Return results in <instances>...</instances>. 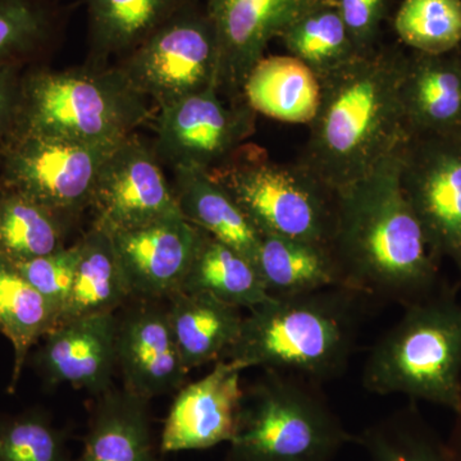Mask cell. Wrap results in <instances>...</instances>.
Masks as SVG:
<instances>
[{
    "mask_svg": "<svg viewBox=\"0 0 461 461\" xmlns=\"http://www.w3.org/2000/svg\"><path fill=\"white\" fill-rule=\"evenodd\" d=\"M96 397L83 451L75 461H160L147 400L113 387Z\"/></svg>",
    "mask_w": 461,
    "mask_h": 461,
    "instance_id": "20",
    "label": "cell"
},
{
    "mask_svg": "<svg viewBox=\"0 0 461 461\" xmlns=\"http://www.w3.org/2000/svg\"><path fill=\"white\" fill-rule=\"evenodd\" d=\"M312 0H204L220 47L218 90L241 100L249 72L269 42Z\"/></svg>",
    "mask_w": 461,
    "mask_h": 461,
    "instance_id": "15",
    "label": "cell"
},
{
    "mask_svg": "<svg viewBox=\"0 0 461 461\" xmlns=\"http://www.w3.org/2000/svg\"><path fill=\"white\" fill-rule=\"evenodd\" d=\"M278 38L288 54L304 62L318 78L360 56L335 0H312Z\"/></svg>",
    "mask_w": 461,
    "mask_h": 461,
    "instance_id": "28",
    "label": "cell"
},
{
    "mask_svg": "<svg viewBox=\"0 0 461 461\" xmlns=\"http://www.w3.org/2000/svg\"><path fill=\"white\" fill-rule=\"evenodd\" d=\"M209 173L230 191L262 235L330 247L335 193L302 163L281 165L263 148L247 142Z\"/></svg>",
    "mask_w": 461,
    "mask_h": 461,
    "instance_id": "7",
    "label": "cell"
},
{
    "mask_svg": "<svg viewBox=\"0 0 461 461\" xmlns=\"http://www.w3.org/2000/svg\"><path fill=\"white\" fill-rule=\"evenodd\" d=\"M318 76L302 60L264 56L249 72L242 98L256 112L284 123L311 124L321 105Z\"/></svg>",
    "mask_w": 461,
    "mask_h": 461,
    "instance_id": "22",
    "label": "cell"
},
{
    "mask_svg": "<svg viewBox=\"0 0 461 461\" xmlns=\"http://www.w3.org/2000/svg\"><path fill=\"white\" fill-rule=\"evenodd\" d=\"M141 300L118 318L117 369L123 388L149 400L184 387L186 366L169 324L166 306Z\"/></svg>",
    "mask_w": 461,
    "mask_h": 461,
    "instance_id": "17",
    "label": "cell"
},
{
    "mask_svg": "<svg viewBox=\"0 0 461 461\" xmlns=\"http://www.w3.org/2000/svg\"><path fill=\"white\" fill-rule=\"evenodd\" d=\"M58 326V312L14 264L0 259V333L14 346L8 393H14L30 351Z\"/></svg>",
    "mask_w": 461,
    "mask_h": 461,
    "instance_id": "27",
    "label": "cell"
},
{
    "mask_svg": "<svg viewBox=\"0 0 461 461\" xmlns=\"http://www.w3.org/2000/svg\"><path fill=\"white\" fill-rule=\"evenodd\" d=\"M393 26L411 51L453 53L461 45V0H403Z\"/></svg>",
    "mask_w": 461,
    "mask_h": 461,
    "instance_id": "32",
    "label": "cell"
},
{
    "mask_svg": "<svg viewBox=\"0 0 461 461\" xmlns=\"http://www.w3.org/2000/svg\"><path fill=\"white\" fill-rule=\"evenodd\" d=\"M187 371L224 359L241 332V309L206 294L178 291L166 306Z\"/></svg>",
    "mask_w": 461,
    "mask_h": 461,
    "instance_id": "21",
    "label": "cell"
},
{
    "mask_svg": "<svg viewBox=\"0 0 461 461\" xmlns=\"http://www.w3.org/2000/svg\"><path fill=\"white\" fill-rule=\"evenodd\" d=\"M56 30L50 0H0V66L25 68L50 48Z\"/></svg>",
    "mask_w": 461,
    "mask_h": 461,
    "instance_id": "31",
    "label": "cell"
},
{
    "mask_svg": "<svg viewBox=\"0 0 461 461\" xmlns=\"http://www.w3.org/2000/svg\"><path fill=\"white\" fill-rule=\"evenodd\" d=\"M78 258L80 245L77 241L72 247L60 249L50 256L14 264L23 277L56 308L58 323L74 287Z\"/></svg>",
    "mask_w": 461,
    "mask_h": 461,
    "instance_id": "34",
    "label": "cell"
},
{
    "mask_svg": "<svg viewBox=\"0 0 461 461\" xmlns=\"http://www.w3.org/2000/svg\"><path fill=\"white\" fill-rule=\"evenodd\" d=\"M363 297L345 287L271 296L249 311L224 359L314 384L338 377L354 351Z\"/></svg>",
    "mask_w": 461,
    "mask_h": 461,
    "instance_id": "3",
    "label": "cell"
},
{
    "mask_svg": "<svg viewBox=\"0 0 461 461\" xmlns=\"http://www.w3.org/2000/svg\"><path fill=\"white\" fill-rule=\"evenodd\" d=\"M173 173V193L182 217L256 264L262 233L230 191L202 169L177 168Z\"/></svg>",
    "mask_w": 461,
    "mask_h": 461,
    "instance_id": "19",
    "label": "cell"
},
{
    "mask_svg": "<svg viewBox=\"0 0 461 461\" xmlns=\"http://www.w3.org/2000/svg\"><path fill=\"white\" fill-rule=\"evenodd\" d=\"M403 145L335 191L330 248L345 288L408 306L433 295L441 258L403 191Z\"/></svg>",
    "mask_w": 461,
    "mask_h": 461,
    "instance_id": "1",
    "label": "cell"
},
{
    "mask_svg": "<svg viewBox=\"0 0 461 461\" xmlns=\"http://www.w3.org/2000/svg\"><path fill=\"white\" fill-rule=\"evenodd\" d=\"M181 291L206 294L249 311L271 297L256 264L204 230Z\"/></svg>",
    "mask_w": 461,
    "mask_h": 461,
    "instance_id": "25",
    "label": "cell"
},
{
    "mask_svg": "<svg viewBox=\"0 0 461 461\" xmlns=\"http://www.w3.org/2000/svg\"><path fill=\"white\" fill-rule=\"evenodd\" d=\"M23 68L0 66V144L16 131Z\"/></svg>",
    "mask_w": 461,
    "mask_h": 461,
    "instance_id": "36",
    "label": "cell"
},
{
    "mask_svg": "<svg viewBox=\"0 0 461 461\" xmlns=\"http://www.w3.org/2000/svg\"><path fill=\"white\" fill-rule=\"evenodd\" d=\"M387 0H335L346 30L357 53L366 54L375 48Z\"/></svg>",
    "mask_w": 461,
    "mask_h": 461,
    "instance_id": "35",
    "label": "cell"
},
{
    "mask_svg": "<svg viewBox=\"0 0 461 461\" xmlns=\"http://www.w3.org/2000/svg\"><path fill=\"white\" fill-rule=\"evenodd\" d=\"M455 421L450 438L446 442L453 461H461V393L459 409L455 411Z\"/></svg>",
    "mask_w": 461,
    "mask_h": 461,
    "instance_id": "37",
    "label": "cell"
},
{
    "mask_svg": "<svg viewBox=\"0 0 461 461\" xmlns=\"http://www.w3.org/2000/svg\"><path fill=\"white\" fill-rule=\"evenodd\" d=\"M402 184L436 253L461 273V132L409 138Z\"/></svg>",
    "mask_w": 461,
    "mask_h": 461,
    "instance_id": "11",
    "label": "cell"
},
{
    "mask_svg": "<svg viewBox=\"0 0 461 461\" xmlns=\"http://www.w3.org/2000/svg\"><path fill=\"white\" fill-rule=\"evenodd\" d=\"M318 384L266 371L240 405L227 461H332L355 437L318 391Z\"/></svg>",
    "mask_w": 461,
    "mask_h": 461,
    "instance_id": "6",
    "label": "cell"
},
{
    "mask_svg": "<svg viewBox=\"0 0 461 461\" xmlns=\"http://www.w3.org/2000/svg\"><path fill=\"white\" fill-rule=\"evenodd\" d=\"M456 53H457V56H459L460 59H461V45H460L459 50H456Z\"/></svg>",
    "mask_w": 461,
    "mask_h": 461,
    "instance_id": "38",
    "label": "cell"
},
{
    "mask_svg": "<svg viewBox=\"0 0 461 461\" xmlns=\"http://www.w3.org/2000/svg\"><path fill=\"white\" fill-rule=\"evenodd\" d=\"M160 163L135 133L118 142L96 178L93 226L115 233L182 215Z\"/></svg>",
    "mask_w": 461,
    "mask_h": 461,
    "instance_id": "12",
    "label": "cell"
},
{
    "mask_svg": "<svg viewBox=\"0 0 461 461\" xmlns=\"http://www.w3.org/2000/svg\"><path fill=\"white\" fill-rule=\"evenodd\" d=\"M371 461H453L446 442L411 405L372 424L355 437Z\"/></svg>",
    "mask_w": 461,
    "mask_h": 461,
    "instance_id": "30",
    "label": "cell"
},
{
    "mask_svg": "<svg viewBox=\"0 0 461 461\" xmlns=\"http://www.w3.org/2000/svg\"><path fill=\"white\" fill-rule=\"evenodd\" d=\"M366 357L363 384L375 395H403L459 409L461 303L453 294L405 306Z\"/></svg>",
    "mask_w": 461,
    "mask_h": 461,
    "instance_id": "5",
    "label": "cell"
},
{
    "mask_svg": "<svg viewBox=\"0 0 461 461\" xmlns=\"http://www.w3.org/2000/svg\"><path fill=\"white\" fill-rule=\"evenodd\" d=\"M202 232L177 215L111 233L132 299H168L181 291Z\"/></svg>",
    "mask_w": 461,
    "mask_h": 461,
    "instance_id": "13",
    "label": "cell"
},
{
    "mask_svg": "<svg viewBox=\"0 0 461 461\" xmlns=\"http://www.w3.org/2000/svg\"><path fill=\"white\" fill-rule=\"evenodd\" d=\"M406 57L375 47L320 78L321 105L309 124L302 165L333 193L408 141L402 99Z\"/></svg>",
    "mask_w": 461,
    "mask_h": 461,
    "instance_id": "2",
    "label": "cell"
},
{
    "mask_svg": "<svg viewBox=\"0 0 461 461\" xmlns=\"http://www.w3.org/2000/svg\"><path fill=\"white\" fill-rule=\"evenodd\" d=\"M115 145L14 132L0 144V190L26 196L68 221L90 208L100 168Z\"/></svg>",
    "mask_w": 461,
    "mask_h": 461,
    "instance_id": "9",
    "label": "cell"
},
{
    "mask_svg": "<svg viewBox=\"0 0 461 461\" xmlns=\"http://www.w3.org/2000/svg\"><path fill=\"white\" fill-rule=\"evenodd\" d=\"M158 108L217 87L220 47L205 3L191 0L118 65Z\"/></svg>",
    "mask_w": 461,
    "mask_h": 461,
    "instance_id": "8",
    "label": "cell"
},
{
    "mask_svg": "<svg viewBox=\"0 0 461 461\" xmlns=\"http://www.w3.org/2000/svg\"><path fill=\"white\" fill-rule=\"evenodd\" d=\"M256 264L271 296L345 287L339 264L324 245L262 235Z\"/></svg>",
    "mask_w": 461,
    "mask_h": 461,
    "instance_id": "23",
    "label": "cell"
},
{
    "mask_svg": "<svg viewBox=\"0 0 461 461\" xmlns=\"http://www.w3.org/2000/svg\"><path fill=\"white\" fill-rule=\"evenodd\" d=\"M117 330L115 313L63 321L42 339L33 366L50 386L69 384L102 395L113 387Z\"/></svg>",
    "mask_w": 461,
    "mask_h": 461,
    "instance_id": "16",
    "label": "cell"
},
{
    "mask_svg": "<svg viewBox=\"0 0 461 461\" xmlns=\"http://www.w3.org/2000/svg\"><path fill=\"white\" fill-rule=\"evenodd\" d=\"M95 59L126 56L191 0H84Z\"/></svg>",
    "mask_w": 461,
    "mask_h": 461,
    "instance_id": "26",
    "label": "cell"
},
{
    "mask_svg": "<svg viewBox=\"0 0 461 461\" xmlns=\"http://www.w3.org/2000/svg\"><path fill=\"white\" fill-rule=\"evenodd\" d=\"M65 433L42 409L0 417V461H75Z\"/></svg>",
    "mask_w": 461,
    "mask_h": 461,
    "instance_id": "33",
    "label": "cell"
},
{
    "mask_svg": "<svg viewBox=\"0 0 461 461\" xmlns=\"http://www.w3.org/2000/svg\"><path fill=\"white\" fill-rule=\"evenodd\" d=\"M68 221L33 200L0 190V259L29 262L66 248Z\"/></svg>",
    "mask_w": 461,
    "mask_h": 461,
    "instance_id": "29",
    "label": "cell"
},
{
    "mask_svg": "<svg viewBox=\"0 0 461 461\" xmlns=\"http://www.w3.org/2000/svg\"><path fill=\"white\" fill-rule=\"evenodd\" d=\"M402 99L409 138L461 132V59L456 50L441 56L408 54Z\"/></svg>",
    "mask_w": 461,
    "mask_h": 461,
    "instance_id": "18",
    "label": "cell"
},
{
    "mask_svg": "<svg viewBox=\"0 0 461 461\" xmlns=\"http://www.w3.org/2000/svg\"><path fill=\"white\" fill-rule=\"evenodd\" d=\"M150 117L149 100L120 67L23 71L16 131L115 145Z\"/></svg>",
    "mask_w": 461,
    "mask_h": 461,
    "instance_id": "4",
    "label": "cell"
},
{
    "mask_svg": "<svg viewBox=\"0 0 461 461\" xmlns=\"http://www.w3.org/2000/svg\"><path fill=\"white\" fill-rule=\"evenodd\" d=\"M256 117L244 99L226 103L212 87L159 108L153 149L172 169L211 172L247 144Z\"/></svg>",
    "mask_w": 461,
    "mask_h": 461,
    "instance_id": "10",
    "label": "cell"
},
{
    "mask_svg": "<svg viewBox=\"0 0 461 461\" xmlns=\"http://www.w3.org/2000/svg\"><path fill=\"white\" fill-rule=\"evenodd\" d=\"M78 245L74 287L58 324L86 315L115 313L132 299L111 233L91 226Z\"/></svg>",
    "mask_w": 461,
    "mask_h": 461,
    "instance_id": "24",
    "label": "cell"
},
{
    "mask_svg": "<svg viewBox=\"0 0 461 461\" xmlns=\"http://www.w3.org/2000/svg\"><path fill=\"white\" fill-rule=\"evenodd\" d=\"M241 368L218 360L205 377L180 388L167 417L159 451L205 450L230 442L238 427L244 388Z\"/></svg>",
    "mask_w": 461,
    "mask_h": 461,
    "instance_id": "14",
    "label": "cell"
}]
</instances>
